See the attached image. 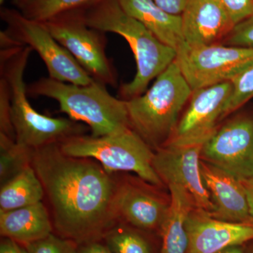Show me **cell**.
<instances>
[{
  "mask_svg": "<svg viewBox=\"0 0 253 253\" xmlns=\"http://www.w3.org/2000/svg\"><path fill=\"white\" fill-rule=\"evenodd\" d=\"M32 166L58 236L78 245L99 241L117 222L116 176L97 161L68 156L56 144L34 149Z\"/></svg>",
  "mask_w": 253,
  "mask_h": 253,
  "instance_id": "obj_1",
  "label": "cell"
},
{
  "mask_svg": "<svg viewBox=\"0 0 253 253\" xmlns=\"http://www.w3.org/2000/svg\"><path fill=\"white\" fill-rule=\"evenodd\" d=\"M84 16L89 27L122 36L134 54L136 75L132 81L120 87L121 99L127 101L144 94L149 83L175 61L176 50L126 13L118 0H100L84 8Z\"/></svg>",
  "mask_w": 253,
  "mask_h": 253,
  "instance_id": "obj_2",
  "label": "cell"
},
{
  "mask_svg": "<svg viewBox=\"0 0 253 253\" xmlns=\"http://www.w3.org/2000/svg\"><path fill=\"white\" fill-rule=\"evenodd\" d=\"M32 51L29 46H21L1 49L0 52V76L9 86L16 141L37 149L85 134L87 128L84 125L70 118L44 116L30 104L24 73Z\"/></svg>",
  "mask_w": 253,
  "mask_h": 253,
  "instance_id": "obj_3",
  "label": "cell"
},
{
  "mask_svg": "<svg viewBox=\"0 0 253 253\" xmlns=\"http://www.w3.org/2000/svg\"><path fill=\"white\" fill-rule=\"evenodd\" d=\"M28 94L54 99L70 119L85 123L94 137L119 134L131 129L126 101L112 96L106 85L94 81L76 85L42 78L28 86Z\"/></svg>",
  "mask_w": 253,
  "mask_h": 253,
  "instance_id": "obj_4",
  "label": "cell"
},
{
  "mask_svg": "<svg viewBox=\"0 0 253 253\" xmlns=\"http://www.w3.org/2000/svg\"><path fill=\"white\" fill-rule=\"evenodd\" d=\"M192 92L175 59L144 94L126 101L131 129L154 151L162 147Z\"/></svg>",
  "mask_w": 253,
  "mask_h": 253,
  "instance_id": "obj_5",
  "label": "cell"
},
{
  "mask_svg": "<svg viewBox=\"0 0 253 253\" xmlns=\"http://www.w3.org/2000/svg\"><path fill=\"white\" fill-rule=\"evenodd\" d=\"M59 146L68 156L95 160L109 174L133 172L153 185H163L153 167L155 151L132 129L98 137L81 134Z\"/></svg>",
  "mask_w": 253,
  "mask_h": 253,
  "instance_id": "obj_6",
  "label": "cell"
},
{
  "mask_svg": "<svg viewBox=\"0 0 253 253\" xmlns=\"http://www.w3.org/2000/svg\"><path fill=\"white\" fill-rule=\"evenodd\" d=\"M42 23L94 81L116 85V71L106 53L105 33L86 24L84 9L66 11Z\"/></svg>",
  "mask_w": 253,
  "mask_h": 253,
  "instance_id": "obj_7",
  "label": "cell"
},
{
  "mask_svg": "<svg viewBox=\"0 0 253 253\" xmlns=\"http://www.w3.org/2000/svg\"><path fill=\"white\" fill-rule=\"evenodd\" d=\"M4 30L20 46L34 50L44 61L49 77L76 85H88L94 80L67 49L54 39L42 22L30 19L19 11L1 8Z\"/></svg>",
  "mask_w": 253,
  "mask_h": 253,
  "instance_id": "obj_8",
  "label": "cell"
},
{
  "mask_svg": "<svg viewBox=\"0 0 253 253\" xmlns=\"http://www.w3.org/2000/svg\"><path fill=\"white\" fill-rule=\"evenodd\" d=\"M176 62L192 90L231 82L253 62V49L215 44H181Z\"/></svg>",
  "mask_w": 253,
  "mask_h": 253,
  "instance_id": "obj_9",
  "label": "cell"
},
{
  "mask_svg": "<svg viewBox=\"0 0 253 253\" xmlns=\"http://www.w3.org/2000/svg\"><path fill=\"white\" fill-rule=\"evenodd\" d=\"M116 179L114 212L116 220L140 231L161 230L169 211L167 200L147 181L121 172Z\"/></svg>",
  "mask_w": 253,
  "mask_h": 253,
  "instance_id": "obj_10",
  "label": "cell"
},
{
  "mask_svg": "<svg viewBox=\"0 0 253 253\" xmlns=\"http://www.w3.org/2000/svg\"><path fill=\"white\" fill-rule=\"evenodd\" d=\"M232 90L231 82L193 90L187 108L165 145L204 144L217 131Z\"/></svg>",
  "mask_w": 253,
  "mask_h": 253,
  "instance_id": "obj_11",
  "label": "cell"
},
{
  "mask_svg": "<svg viewBox=\"0 0 253 253\" xmlns=\"http://www.w3.org/2000/svg\"><path fill=\"white\" fill-rule=\"evenodd\" d=\"M201 160L241 181L253 178V119L239 116L218 128L203 144Z\"/></svg>",
  "mask_w": 253,
  "mask_h": 253,
  "instance_id": "obj_12",
  "label": "cell"
},
{
  "mask_svg": "<svg viewBox=\"0 0 253 253\" xmlns=\"http://www.w3.org/2000/svg\"><path fill=\"white\" fill-rule=\"evenodd\" d=\"M203 144L165 145L155 151L153 167L163 184L182 186L194 199L196 207L211 214L213 204L201 172Z\"/></svg>",
  "mask_w": 253,
  "mask_h": 253,
  "instance_id": "obj_13",
  "label": "cell"
},
{
  "mask_svg": "<svg viewBox=\"0 0 253 253\" xmlns=\"http://www.w3.org/2000/svg\"><path fill=\"white\" fill-rule=\"evenodd\" d=\"M187 253H217L253 241V224L215 219L197 207L186 218Z\"/></svg>",
  "mask_w": 253,
  "mask_h": 253,
  "instance_id": "obj_14",
  "label": "cell"
},
{
  "mask_svg": "<svg viewBox=\"0 0 253 253\" xmlns=\"http://www.w3.org/2000/svg\"><path fill=\"white\" fill-rule=\"evenodd\" d=\"M201 172L213 204L211 216L230 222L253 224L243 181L202 160Z\"/></svg>",
  "mask_w": 253,
  "mask_h": 253,
  "instance_id": "obj_15",
  "label": "cell"
},
{
  "mask_svg": "<svg viewBox=\"0 0 253 253\" xmlns=\"http://www.w3.org/2000/svg\"><path fill=\"white\" fill-rule=\"evenodd\" d=\"M181 18L184 43L189 46L219 44L235 26L219 0H188Z\"/></svg>",
  "mask_w": 253,
  "mask_h": 253,
  "instance_id": "obj_16",
  "label": "cell"
},
{
  "mask_svg": "<svg viewBox=\"0 0 253 253\" xmlns=\"http://www.w3.org/2000/svg\"><path fill=\"white\" fill-rule=\"evenodd\" d=\"M54 231L44 201L12 211H0V234L22 246L36 242Z\"/></svg>",
  "mask_w": 253,
  "mask_h": 253,
  "instance_id": "obj_17",
  "label": "cell"
},
{
  "mask_svg": "<svg viewBox=\"0 0 253 253\" xmlns=\"http://www.w3.org/2000/svg\"><path fill=\"white\" fill-rule=\"evenodd\" d=\"M124 11L176 51L184 44L181 16L169 14L154 0H118Z\"/></svg>",
  "mask_w": 253,
  "mask_h": 253,
  "instance_id": "obj_18",
  "label": "cell"
},
{
  "mask_svg": "<svg viewBox=\"0 0 253 253\" xmlns=\"http://www.w3.org/2000/svg\"><path fill=\"white\" fill-rule=\"evenodd\" d=\"M170 204L167 217L161 228L162 246L160 253H187L186 218L195 207L194 199L182 186L168 185Z\"/></svg>",
  "mask_w": 253,
  "mask_h": 253,
  "instance_id": "obj_19",
  "label": "cell"
},
{
  "mask_svg": "<svg viewBox=\"0 0 253 253\" xmlns=\"http://www.w3.org/2000/svg\"><path fill=\"white\" fill-rule=\"evenodd\" d=\"M44 191L33 166L1 186L0 211H12L44 201Z\"/></svg>",
  "mask_w": 253,
  "mask_h": 253,
  "instance_id": "obj_20",
  "label": "cell"
},
{
  "mask_svg": "<svg viewBox=\"0 0 253 253\" xmlns=\"http://www.w3.org/2000/svg\"><path fill=\"white\" fill-rule=\"evenodd\" d=\"M34 149L0 134V184L3 185L32 166Z\"/></svg>",
  "mask_w": 253,
  "mask_h": 253,
  "instance_id": "obj_21",
  "label": "cell"
},
{
  "mask_svg": "<svg viewBox=\"0 0 253 253\" xmlns=\"http://www.w3.org/2000/svg\"><path fill=\"white\" fill-rule=\"evenodd\" d=\"M138 231L117 221L105 233L102 241L113 253H152L149 241Z\"/></svg>",
  "mask_w": 253,
  "mask_h": 253,
  "instance_id": "obj_22",
  "label": "cell"
},
{
  "mask_svg": "<svg viewBox=\"0 0 253 253\" xmlns=\"http://www.w3.org/2000/svg\"><path fill=\"white\" fill-rule=\"evenodd\" d=\"M100 0H29L19 11L26 17L44 22L71 10L84 9Z\"/></svg>",
  "mask_w": 253,
  "mask_h": 253,
  "instance_id": "obj_23",
  "label": "cell"
},
{
  "mask_svg": "<svg viewBox=\"0 0 253 253\" xmlns=\"http://www.w3.org/2000/svg\"><path fill=\"white\" fill-rule=\"evenodd\" d=\"M233 90L224 110L223 119L237 111L253 98V62L232 81Z\"/></svg>",
  "mask_w": 253,
  "mask_h": 253,
  "instance_id": "obj_24",
  "label": "cell"
},
{
  "mask_svg": "<svg viewBox=\"0 0 253 253\" xmlns=\"http://www.w3.org/2000/svg\"><path fill=\"white\" fill-rule=\"evenodd\" d=\"M24 246L27 253H78V245L54 233Z\"/></svg>",
  "mask_w": 253,
  "mask_h": 253,
  "instance_id": "obj_25",
  "label": "cell"
},
{
  "mask_svg": "<svg viewBox=\"0 0 253 253\" xmlns=\"http://www.w3.org/2000/svg\"><path fill=\"white\" fill-rule=\"evenodd\" d=\"M0 134L16 140L11 121V97L9 86L4 78L0 76Z\"/></svg>",
  "mask_w": 253,
  "mask_h": 253,
  "instance_id": "obj_26",
  "label": "cell"
},
{
  "mask_svg": "<svg viewBox=\"0 0 253 253\" xmlns=\"http://www.w3.org/2000/svg\"><path fill=\"white\" fill-rule=\"evenodd\" d=\"M221 44L253 49V14L236 25Z\"/></svg>",
  "mask_w": 253,
  "mask_h": 253,
  "instance_id": "obj_27",
  "label": "cell"
},
{
  "mask_svg": "<svg viewBox=\"0 0 253 253\" xmlns=\"http://www.w3.org/2000/svg\"><path fill=\"white\" fill-rule=\"evenodd\" d=\"M234 26L253 14V0H219Z\"/></svg>",
  "mask_w": 253,
  "mask_h": 253,
  "instance_id": "obj_28",
  "label": "cell"
},
{
  "mask_svg": "<svg viewBox=\"0 0 253 253\" xmlns=\"http://www.w3.org/2000/svg\"><path fill=\"white\" fill-rule=\"evenodd\" d=\"M154 1L168 14L181 16L188 0H154Z\"/></svg>",
  "mask_w": 253,
  "mask_h": 253,
  "instance_id": "obj_29",
  "label": "cell"
},
{
  "mask_svg": "<svg viewBox=\"0 0 253 253\" xmlns=\"http://www.w3.org/2000/svg\"><path fill=\"white\" fill-rule=\"evenodd\" d=\"M78 253H113L102 240L79 244Z\"/></svg>",
  "mask_w": 253,
  "mask_h": 253,
  "instance_id": "obj_30",
  "label": "cell"
},
{
  "mask_svg": "<svg viewBox=\"0 0 253 253\" xmlns=\"http://www.w3.org/2000/svg\"><path fill=\"white\" fill-rule=\"evenodd\" d=\"M0 253H27L24 246L14 240L3 238L0 244Z\"/></svg>",
  "mask_w": 253,
  "mask_h": 253,
  "instance_id": "obj_31",
  "label": "cell"
},
{
  "mask_svg": "<svg viewBox=\"0 0 253 253\" xmlns=\"http://www.w3.org/2000/svg\"><path fill=\"white\" fill-rule=\"evenodd\" d=\"M246 194H247L248 202H249L250 214L253 221V178L249 180L243 181Z\"/></svg>",
  "mask_w": 253,
  "mask_h": 253,
  "instance_id": "obj_32",
  "label": "cell"
},
{
  "mask_svg": "<svg viewBox=\"0 0 253 253\" xmlns=\"http://www.w3.org/2000/svg\"><path fill=\"white\" fill-rule=\"evenodd\" d=\"M217 253H244V249L243 246H231Z\"/></svg>",
  "mask_w": 253,
  "mask_h": 253,
  "instance_id": "obj_33",
  "label": "cell"
},
{
  "mask_svg": "<svg viewBox=\"0 0 253 253\" xmlns=\"http://www.w3.org/2000/svg\"><path fill=\"white\" fill-rule=\"evenodd\" d=\"M29 0H12L13 4L18 10L22 9Z\"/></svg>",
  "mask_w": 253,
  "mask_h": 253,
  "instance_id": "obj_34",
  "label": "cell"
},
{
  "mask_svg": "<svg viewBox=\"0 0 253 253\" xmlns=\"http://www.w3.org/2000/svg\"><path fill=\"white\" fill-rule=\"evenodd\" d=\"M6 0H0V4L2 5L5 2Z\"/></svg>",
  "mask_w": 253,
  "mask_h": 253,
  "instance_id": "obj_35",
  "label": "cell"
},
{
  "mask_svg": "<svg viewBox=\"0 0 253 253\" xmlns=\"http://www.w3.org/2000/svg\"><path fill=\"white\" fill-rule=\"evenodd\" d=\"M249 253H253V248L249 251Z\"/></svg>",
  "mask_w": 253,
  "mask_h": 253,
  "instance_id": "obj_36",
  "label": "cell"
}]
</instances>
